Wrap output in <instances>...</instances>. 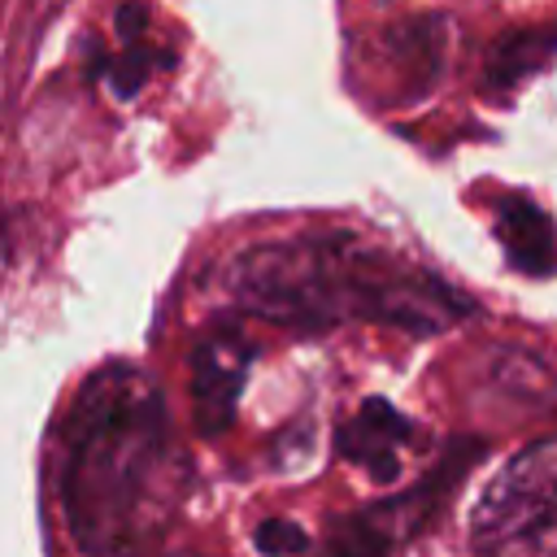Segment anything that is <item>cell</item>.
<instances>
[{"label":"cell","mask_w":557,"mask_h":557,"mask_svg":"<svg viewBox=\"0 0 557 557\" xmlns=\"http://www.w3.org/2000/svg\"><path fill=\"white\" fill-rule=\"evenodd\" d=\"M496 235H500V248L513 270H522L531 278L557 274V226L531 196L509 191L496 205Z\"/></svg>","instance_id":"obj_7"},{"label":"cell","mask_w":557,"mask_h":557,"mask_svg":"<svg viewBox=\"0 0 557 557\" xmlns=\"http://www.w3.org/2000/svg\"><path fill=\"white\" fill-rule=\"evenodd\" d=\"M553 48H557V30H522V35L500 39L487 57V87L496 91L518 87Z\"/></svg>","instance_id":"obj_9"},{"label":"cell","mask_w":557,"mask_h":557,"mask_svg":"<svg viewBox=\"0 0 557 557\" xmlns=\"http://www.w3.org/2000/svg\"><path fill=\"white\" fill-rule=\"evenodd\" d=\"M113 30H117V52H113V61L104 65L109 87H113L117 96H135V91H139L157 70H165L174 57L148 39V9H144V4H122V9L113 13Z\"/></svg>","instance_id":"obj_8"},{"label":"cell","mask_w":557,"mask_h":557,"mask_svg":"<svg viewBox=\"0 0 557 557\" xmlns=\"http://www.w3.org/2000/svg\"><path fill=\"white\" fill-rule=\"evenodd\" d=\"M248 366H252V344L226 326L209 331L191 348V422L200 435H222L235 422Z\"/></svg>","instance_id":"obj_4"},{"label":"cell","mask_w":557,"mask_h":557,"mask_svg":"<svg viewBox=\"0 0 557 557\" xmlns=\"http://www.w3.org/2000/svg\"><path fill=\"white\" fill-rule=\"evenodd\" d=\"M413 440V426L409 418L383 400V396H370L335 435V448L348 466H357L370 483H396L400 479V461H405V448Z\"/></svg>","instance_id":"obj_6"},{"label":"cell","mask_w":557,"mask_h":557,"mask_svg":"<svg viewBox=\"0 0 557 557\" xmlns=\"http://www.w3.org/2000/svg\"><path fill=\"white\" fill-rule=\"evenodd\" d=\"M479 557H544L557 544V435L518 448L470 509Z\"/></svg>","instance_id":"obj_3"},{"label":"cell","mask_w":557,"mask_h":557,"mask_svg":"<svg viewBox=\"0 0 557 557\" xmlns=\"http://www.w3.org/2000/svg\"><path fill=\"white\" fill-rule=\"evenodd\" d=\"M252 544H257V553H265V557H296V553L309 548V535H305L300 522L265 518V522L252 531Z\"/></svg>","instance_id":"obj_11"},{"label":"cell","mask_w":557,"mask_h":557,"mask_svg":"<svg viewBox=\"0 0 557 557\" xmlns=\"http://www.w3.org/2000/svg\"><path fill=\"white\" fill-rule=\"evenodd\" d=\"M222 287L244 313L292 331L379 322L405 335H435L474 313L466 292L357 235L252 244L226 261Z\"/></svg>","instance_id":"obj_2"},{"label":"cell","mask_w":557,"mask_h":557,"mask_svg":"<svg viewBox=\"0 0 557 557\" xmlns=\"http://www.w3.org/2000/svg\"><path fill=\"white\" fill-rule=\"evenodd\" d=\"M396 544L400 535L374 513V505L366 513H352V518H339L331 531H326V544H322V557H396Z\"/></svg>","instance_id":"obj_10"},{"label":"cell","mask_w":557,"mask_h":557,"mask_svg":"<svg viewBox=\"0 0 557 557\" xmlns=\"http://www.w3.org/2000/svg\"><path fill=\"white\" fill-rule=\"evenodd\" d=\"M448 35H453V26L440 13L396 22L379 35L374 65H379L383 83L392 87V100H400V104L422 100L440 83L444 65H448Z\"/></svg>","instance_id":"obj_5"},{"label":"cell","mask_w":557,"mask_h":557,"mask_svg":"<svg viewBox=\"0 0 557 557\" xmlns=\"http://www.w3.org/2000/svg\"><path fill=\"white\" fill-rule=\"evenodd\" d=\"M61 513L87 557H148L191 487L161 383L126 361L100 366L61 422Z\"/></svg>","instance_id":"obj_1"}]
</instances>
